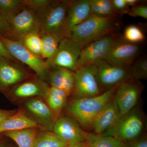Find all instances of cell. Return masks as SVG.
<instances>
[{"label": "cell", "mask_w": 147, "mask_h": 147, "mask_svg": "<svg viewBox=\"0 0 147 147\" xmlns=\"http://www.w3.org/2000/svg\"><path fill=\"white\" fill-rule=\"evenodd\" d=\"M69 145L53 131H39L33 147H66Z\"/></svg>", "instance_id": "cb8c5ba5"}, {"label": "cell", "mask_w": 147, "mask_h": 147, "mask_svg": "<svg viewBox=\"0 0 147 147\" xmlns=\"http://www.w3.org/2000/svg\"><path fill=\"white\" fill-rule=\"evenodd\" d=\"M112 1L117 13H127L128 7L125 0H112Z\"/></svg>", "instance_id": "836d02e7"}, {"label": "cell", "mask_w": 147, "mask_h": 147, "mask_svg": "<svg viewBox=\"0 0 147 147\" xmlns=\"http://www.w3.org/2000/svg\"><path fill=\"white\" fill-rule=\"evenodd\" d=\"M51 0H23L25 8L36 13L47 5Z\"/></svg>", "instance_id": "4dcf8cb0"}, {"label": "cell", "mask_w": 147, "mask_h": 147, "mask_svg": "<svg viewBox=\"0 0 147 147\" xmlns=\"http://www.w3.org/2000/svg\"><path fill=\"white\" fill-rule=\"evenodd\" d=\"M25 106L42 130L53 131V125L57 118L42 98H29L25 103Z\"/></svg>", "instance_id": "9a60e30c"}, {"label": "cell", "mask_w": 147, "mask_h": 147, "mask_svg": "<svg viewBox=\"0 0 147 147\" xmlns=\"http://www.w3.org/2000/svg\"><path fill=\"white\" fill-rule=\"evenodd\" d=\"M146 120L144 113L138 105L121 116L115 126L103 134L114 136L123 143L134 141L146 133Z\"/></svg>", "instance_id": "277c9868"}, {"label": "cell", "mask_w": 147, "mask_h": 147, "mask_svg": "<svg viewBox=\"0 0 147 147\" xmlns=\"http://www.w3.org/2000/svg\"><path fill=\"white\" fill-rule=\"evenodd\" d=\"M24 8L23 0H0V12L7 23Z\"/></svg>", "instance_id": "484cf974"}, {"label": "cell", "mask_w": 147, "mask_h": 147, "mask_svg": "<svg viewBox=\"0 0 147 147\" xmlns=\"http://www.w3.org/2000/svg\"><path fill=\"white\" fill-rule=\"evenodd\" d=\"M0 57H3L5 58V59H7L17 62V61H16V60L14 59L11 56L10 54L7 52L1 40H0Z\"/></svg>", "instance_id": "d590c367"}, {"label": "cell", "mask_w": 147, "mask_h": 147, "mask_svg": "<svg viewBox=\"0 0 147 147\" xmlns=\"http://www.w3.org/2000/svg\"><path fill=\"white\" fill-rule=\"evenodd\" d=\"M47 80L50 86L63 90L68 96L73 93L75 86L74 71L59 67H50Z\"/></svg>", "instance_id": "d6986e66"}, {"label": "cell", "mask_w": 147, "mask_h": 147, "mask_svg": "<svg viewBox=\"0 0 147 147\" xmlns=\"http://www.w3.org/2000/svg\"><path fill=\"white\" fill-rule=\"evenodd\" d=\"M0 147H11L7 144L4 143H0Z\"/></svg>", "instance_id": "ab89813d"}, {"label": "cell", "mask_w": 147, "mask_h": 147, "mask_svg": "<svg viewBox=\"0 0 147 147\" xmlns=\"http://www.w3.org/2000/svg\"></svg>", "instance_id": "60d3db41"}, {"label": "cell", "mask_w": 147, "mask_h": 147, "mask_svg": "<svg viewBox=\"0 0 147 147\" xmlns=\"http://www.w3.org/2000/svg\"><path fill=\"white\" fill-rule=\"evenodd\" d=\"M118 86L94 97L75 98L68 105L69 115L75 119L85 131L92 130L95 118L104 105L113 98Z\"/></svg>", "instance_id": "6da1fadb"}, {"label": "cell", "mask_w": 147, "mask_h": 147, "mask_svg": "<svg viewBox=\"0 0 147 147\" xmlns=\"http://www.w3.org/2000/svg\"><path fill=\"white\" fill-rule=\"evenodd\" d=\"M30 76L17 62L0 57V88H11L30 78Z\"/></svg>", "instance_id": "e0dca14e"}, {"label": "cell", "mask_w": 147, "mask_h": 147, "mask_svg": "<svg viewBox=\"0 0 147 147\" xmlns=\"http://www.w3.org/2000/svg\"><path fill=\"white\" fill-rule=\"evenodd\" d=\"M92 14L98 16L113 18L117 13L112 1L90 0Z\"/></svg>", "instance_id": "d4e9b609"}, {"label": "cell", "mask_w": 147, "mask_h": 147, "mask_svg": "<svg viewBox=\"0 0 147 147\" xmlns=\"http://www.w3.org/2000/svg\"><path fill=\"white\" fill-rule=\"evenodd\" d=\"M115 40L113 36L108 34L93 41L84 47L76 63L75 71L83 66L92 64L98 60L103 59Z\"/></svg>", "instance_id": "4fadbf2b"}, {"label": "cell", "mask_w": 147, "mask_h": 147, "mask_svg": "<svg viewBox=\"0 0 147 147\" xmlns=\"http://www.w3.org/2000/svg\"><path fill=\"white\" fill-rule=\"evenodd\" d=\"M127 5L128 7H134L137 5V4L139 2L137 0H125Z\"/></svg>", "instance_id": "74e56055"}, {"label": "cell", "mask_w": 147, "mask_h": 147, "mask_svg": "<svg viewBox=\"0 0 147 147\" xmlns=\"http://www.w3.org/2000/svg\"><path fill=\"white\" fill-rule=\"evenodd\" d=\"M138 44L127 42L123 39L115 40L103 60L116 66L128 67L139 52Z\"/></svg>", "instance_id": "7c38bea8"}, {"label": "cell", "mask_w": 147, "mask_h": 147, "mask_svg": "<svg viewBox=\"0 0 147 147\" xmlns=\"http://www.w3.org/2000/svg\"><path fill=\"white\" fill-rule=\"evenodd\" d=\"M68 96L63 90L50 87L45 99L47 104L56 118L61 115L67 102Z\"/></svg>", "instance_id": "7402d4cb"}, {"label": "cell", "mask_w": 147, "mask_h": 147, "mask_svg": "<svg viewBox=\"0 0 147 147\" xmlns=\"http://www.w3.org/2000/svg\"><path fill=\"white\" fill-rule=\"evenodd\" d=\"M9 27L7 38L19 41L31 34H40V27L36 13L25 8L8 22Z\"/></svg>", "instance_id": "9c48e42d"}, {"label": "cell", "mask_w": 147, "mask_h": 147, "mask_svg": "<svg viewBox=\"0 0 147 147\" xmlns=\"http://www.w3.org/2000/svg\"><path fill=\"white\" fill-rule=\"evenodd\" d=\"M30 128H38L42 129L36 121L28 117L25 110L20 109L13 115L0 123V134L6 131Z\"/></svg>", "instance_id": "ffe728a7"}, {"label": "cell", "mask_w": 147, "mask_h": 147, "mask_svg": "<svg viewBox=\"0 0 147 147\" xmlns=\"http://www.w3.org/2000/svg\"><path fill=\"white\" fill-rule=\"evenodd\" d=\"M90 0L69 1L66 17L65 36H69L71 30L91 15Z\"/></svg>", "instance_id": "ac0fdd59"}, {"label": "cell", "mask_w": 147, "mask_h": 147, "mask_svg": "<svg viewBox=\"0 0 147 147\" xmlns=\"http://www.w3.org/2000/svg\"><path fill=\"white\" fill-rule=\"evenodd\" d=\"M40 35L41 38V58L49 59L55 55L61 39L53 35Z\"/></svg>", "instance_id": "4316f807"}, {"label": "cell", "mask_w": 147, "mask_h": 147, "mask_svg": "<svg viewBox=\"0 0 147 147\" xmlns=\"http://www.w3.org/2000/svg\"><path fill=\"white\" fill-rule=\"evenodd\" d=\"M74 93L76 97H92L101 94L95 64L83 66L75 71Z\"/></svg>", "instance_id": "ba28073f"}, {"label": "cell", "mask_w": 147, "mask_h": 147, "mask_svg": "<svg viewBox=\"0 0 147 147\" xmlns=\"http://www.w3.org/2000/svg\"><path fill=\"white\" fill-rule=\"evenodd\" d=\"M53 131L68 145L86 142L89 133L69 115L58 117L53 125Z\"/></svg>", "instance_id": "30bf717a"}, {"label": "cell", "mask_w": 147, "mask_h": 147, "mask_svg": "<svg viewBox=\"0 0 147 147\" xmlns=\"http://www.w3.org/2000/svg\"><path fill=\"white\" fill-rule=\"evenodd\" d=\"M116 26L113 18L91 14L86 21L71 30L69 36L84 48L93 41L110 34Z\"/></svg>", "instance_id": "3957f363"}, {"label": "cell", "mask_w": 147, "mask_h": 147, "mask_svg": "<svg viewBox=\"0 0 147 147\" xmlns=\"http://www.w3.org/2000/svg\"><path fill=\"white\" fill-rule=\"evenodd\" d=\"M40 129L30 128L4 132L7 137L16 142L18 147H33Z\"/></svg>", "instance_id": "44dd1931"}, {"label": "cell", "mask_w": 147, "mask_h": 147, "mask_svg": "<svg viewBox=\"0 0 147 147\" xmlns=\"http://www.w3.org/2000/svg\"><path fill=\"white\" fill-rule=\"evenodd\" d=\"M142 91V86L139 81L131 79L119 85L113 98L121 116L125 115L138 105Z\"/></svg>", "instance_id": "8fae6325"}, {"label": "cell", "mask_w": 147, "mask_h": 147, "mask_svg": "<svg viewBox=\"0 0 147 147\" xmlns=\"http://www.w3.org/2000/svg\"><path fill=\"white\" fill-rule=\"evenodd\" d=\"M82 49V46L70 37H64L60 41L55 55L51 59L46 60V63L49 67H59L74 71Z\"/></svg>", "instance_id": "52a82bcc"}, {"label": "cell", "mask_w": 147, "mask_h": 147, "mask_svg": "<svg viewBox=\"0 0 147 147\" xmlns=\"http://www.w3.org/2000/svg\"><path fill=\"white\" fill-rule=\"evenodd\" d=\"M131 69L132 80L139 81L147 78V60L146 58L139 59L133 65Z\"/></svg>", "instance_id": "f546056e"}, {"label": "cell", "mask_w": 147, "mask_h": 147, "mask_svg": "<svg viewBox=\"0 0 147 147\" xmlns=\"http://www.w3.org/2000/svg\"><path fill=\"white\" fill-rule=\"evenodd\" d=\"M69 1L51 0L50 2L35 13L40 27V34H51L61 39L65 37L66 17Z\"/></svg>", "instance_id": "7a4b0ae2"}, {"label": "cell", "mask_w": 147, "mask_h": 147, "mask_svg": "<svg viewBox=\"0 0 147 147\" xmlns=\"http://www.w3.org/2000/svg\"><path fill=\"white\" fill-rule=\"evenodd\" d=\"M9 31V25L0 12V36L7 38Z\"/></svg>", "instance_id": "e575fe53"}, {"label": "cell", "mask_w": 147, "mask_h": 147, "mask_svg": "<svg viewBox=\"0 0 147 147\" xmlns=\"http://www.w3.org/2000/svg\"><path fill=\"white\" fill-rule=\"evenodd\" d=\"M94 63L96 66L98 82L102 92V90L105 92L131 79L129 67L116 66L103 59L98 60Z\"/></svg>", "instance_id": "8992f818"}, {"label": "cell", "mask_w": 147, "mask_h": 147, "mask_svg": "<svg viewBox=\"0 0 147 147\" xmlns=\"http://www.w3.org/2000/svg\"><path fill=\"white\" fill-rule=\"evenodd\" d=\"M123 147H147L146 133L134 141L123 143Z\"/></svg>", "instance_id": "d6a6232c"}, {"label": "cell", "mask_w": 147, "mask_h": 147, "mask_svg": "<svg viewBox=\"0 0 147 147\" xmlns=\"http://www.w3.org/2000/svg\"><path fill=\"white\" fill-rule=\"evenodd\" d=\"M17 111L15 110H7L0 109V123L6 119L13 115Z\"/></svg>", "instance_id": "8d00e7d4"}, {"label": "cell", "mask_w": 147, "mask_h": 147, "mask_svg": "<svg viewBox=\"0 0 147 147\" xmlns=\"http://www.w3.org/2000/svg\"><path fill=\"white\" fill-rule=\"evenodd\" d=\"M50 87L45 81L38 77L29 78L10 88L9 93L17 99L36 97L45 98Z\"/></svg>", "instance_id": "5bb4252c"}, {"label": "cell", "mask_w": 147, "mask_h": 147, "mask_svg": "<svg viewBox=\"0 0 147 147\" xmlns=\"http://www.w3.org/2000/svg\"><path fill=\"white\" fill-rule=\"evenodd\" d=\"M129 15L134 17H140L147 19V7L146 5H137L129 9Z\"/></svg>", "instance_id": "1f68e13d"}, {"label": "cell", "mask_w": 147, "mask_h": 147, "mask_svg": "<svg viewBox=\"0 0 147 147\" xmlns=\"http://www.w3.org/2000/svg\"><path fill=\"white\" fill-rule=\"evenodd\" d=\"M88 147H123V143L111 135L89 133L86 141Z\"/></svg>", "instance_id": "603a6c76"}, {"label": "cell", "mask_w": 147, "mask_h": 147, "mask_svg": "<svg viewBox=\"0 0 147 147\" xmlns=\"http://www.w3.org/2000/svg\"><path fill=\"white\" fill-rule=\"evenodd\" d=\"M143 31L135 25H130L127 27L124 32L123 39L127 42L138 44L145 39Z\"/></svg>", "instance_id": "f1b7e54d"}, {"label": "cell", "mask_w": 147, "mask_h": 147, "mask_svg": "<svg viewBox=\"0 0 147 147\" xmlns=\"http://www.w3.org/2000/svg\"><path fill=\"white\" fill-rule=\"evenodd\" d=\"M121 117L120 110L113 96L96 117L92 130L95 134H105L115 126Z\"/></svg>", "instance_id": "2e32d148"}, {"label": "cell", "mask_w": 147, "mask_h": 147, "mask_svg": "<svg viewBox=\"0 0 147 147\" xmlns=\"http://www.w3.org/2000/svg\"><path fill=\"white\" fill-rule=\"evenodd\" d=\"M19 42L36 57L41 58V38L40 34H31L20 40Z\"/></svg>", "instance_id": "83f0119b"}, {"label": "cell", "mask_w": 147, "mask_h": 147, "mask_svg": "<svg viewBox=\"0 0 147 147\" xmlns=\"http://www.w3.org/2000/svg\"><path fill=\"white\" fill-rule=\"evenodd\" d=\"M0 40L7 52L16 60L28 65L36 74L38 78L47 81L49 67L41 58L31 53L19 42L0 36Z\"/></svg>", "instance_id": "5b68a950"}, {"label": "cell", "mask_w": 147, "mask_h": 147, "mask_svg": "<svg viewBox=\"0 0 147 147\" xmlns=\"http://www.w3.org/2000/svg\"><path fill=\"white\" fill-rule=\"evenodd\" d=\"M66 147H88L86 142L69 145Z\"/></svg>", "instance_id": "f35d334b"}]
</instances>
